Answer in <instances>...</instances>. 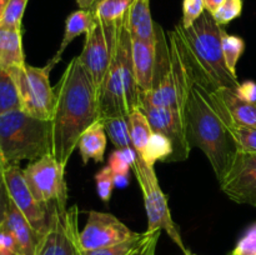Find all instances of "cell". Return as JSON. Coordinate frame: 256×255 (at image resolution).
Instances as JSON below:
<instances>
[{
    "instance_id": "cell-1",
    "label": "cell",
    "mask_w": 256,
    "mask_h": 255,
    "mask_svg": "<svg viewBox=\"0 0 256 255\" xmlns=\"http://www.w3.org/2000/svg\"><path fill=\"white\" fill-rule=\"evenodd\" d=\"M54 90L52 155L66 168L82 132L100 120L99 90L78 56L70 60Z\"/></svg>"
},
{
    "instance_id": "cell-2",
    "label": "cell",
    "mask_w": 256,
    "mask_h": 255,
    "mask_svg": "<svg viewBox=\"0 0 256 255\" xmlns=\"http://www.w3.org/2000/svg\"><path fill=\"white\" fill-rule=\"evenodd\" d=\"M185 119L192 146L195 145L204 152L220 182L239 152L232 132L234 122L215 90L200 79L196 70L185 106Z\"/></svg>"
},
{
    "instance_id": "cell-3",
    "label": "cell",
    "mask_w": 256,
    "mask_h": 255,
    "mask_svg": "<svg viewBox=\"0 0 256 255\" xmlns=\"http://www.w3.org/2000/svg\"><path fill=\"white\" fill-rule=\"evenodd\" d=\"M184 46L200 79L212 89H229L236 92L240 82L226 66L222 52V34L225 29L218 24L212 15L205 10L204 14L190 28L176 25Z\"/></svg>"
},
{
    "instance_id": "cell-4",
    "label": "cell",
    "mask_w": 256,
    "mask_h": 255,
    "mask_svg": "<svg viewBox=\"0 0 256 255\" xmlns=\"http://www.w3.org/2000/svg\"><path fill=\"white\" fill-rule=\"evenodd\" d=\"M139 92L132 66V36L124 16L114 58L99 88L100 120L118 115L128 116L139 106Z\"/></svg>"
},
{
    "instance_id": "cell-5",
    "label": "cell",
    "mask_w": 256,
    "mask_h": 255,
    "mask_svg": "<svg viewBox=\"0 0 256 255\" xmlns=\"http://www.w3.org/2000/svg\"><path fill=\"white\" fill-rule=\"evenodd\" d=\"M52 154V122L22 110L0 115V156L5 165Z\"/></svg>"
},
{
    "instance_id": "cell-6",
    "label": "cell",
    "mask_w": 256,
    "mask_h": 255,
    "mask_svg": "<svg viewBox=\"0 0 256 255\" xmlns=\"http://www.w3.org/2000/svg\"><path fill=\"white\" fill-rule=\"evenodd\" d=\"M170 62L156 80L152 90L140 92L139 100L154 106L175 108L185 112L190 89L195 78L194 65L190 60L176 30L168 32Z\"/></svg>"
},
{
    "instance_id": "cell-7",
    "label": "cell",
    "mask_w": 256,
    "mask_h": 255,
    "mask_svg": "<svg viewBox=\"0 0 256 255\" xmlns=\"http://www.w3.org/2000/svg\"><path fill=\"white\" fill-rule=\"evenodd\" d=\"M132 169L136 176L144 198L145 210L148 216V232L165 230L170 239L182 250L185 255L190 254L180 234L179 226L172 218L166 195L162 192L152 165H149L142 156L136 155L132 162Z\"/></svg>"
},
{
    "instance_id": "cell-8",
    "label": "cell",
    "mask_w": 256,
    "mask_h": 255,
    "mask_svg": "<svg viewBox=\"0 0 256 255\" xmlns=\"http://www.w3.org/2000/svg\"><path fill=\"white\" fill-rule=\"evenodd\" d=\"M79 209L68 206V200L52 204V216L35 255H84L79 239Z\"/></svg>"
},
{
    "instance_id": "cell-9",
    "label": "cell",
    "mask_w": 256,
    "mask_h": 255,
    "mask_svg": "<svg viewBox=\"0 0 256 255\" xmlns=\"http://www.w3.org/2000/svg\"><path fill=\"white\" fill-rule=\"evenodd\" d=\"M19 90L22 110L32 116L50 120L55 105V90L50 84V72L42 68L22 65L9 69Z\"/></svg>"
},
{
    "instance_id": "cell-10",
    "label": "cell",
    "mask_w": 256,
    "mask_h": 255,
    "mask_svg": "<svg viewBox=\"0 0 256 255\" xmlns=\"http://www.w3.org/2000/svg\"><path fill=\"white\" fill-rule=\"evenodd\" d=\"M122 20L102 22L95 19L90 32L85 35L84 48L79 62L99 90L116 50Z\"/></svg>"
},
{
    "instance_id": "cell-11",
    "label": "cell",
    "mask_w": 256,
    "mask_h": 255,
    "mask_svg": "<svg viewBox=\"0 0 256 255\" xmlns=\"http://www.w3.org/2000/svg\"><path fill=\"white\" fill-rule=\"evenodd\" d=\"M22 172L25 182L38 202L52 206V202L68 200L65 168L52 154L32 162Z\"/></svg>"
},
{
    "instance_id": "cell-12",
    "label": "cell",
    "mask_w": 256,
    "mask_h": 255,
    "mask_svg": "<svg viewBox=\"0 0 256 255\" xmlns=\"http://www.w3.org/2000/svg\"><path fill=\"white\" fill-rule=\"evenodd\" d=\"M139 108L149 120L155 132L165 135L172 144V155L169 162H184L192 152V142L188 136L185 112L175 108L154 106L139 100Z\"/></svg>"
},
{
    "instance_id": "cell-13",
    "label": "cell",
    "mask_w": 256,
    "mask_h": 255,
    "mask_svg": "<svg viewBox=\"0 0 256 255\" xmlns=\"http://www.w3.org/2000/svg\"><path fill=\"white\" fill-rule=\"evenodd\" d=\"M4 175L10 200L26 218L32 226L42 236L49 228L52 206L42 204L35 199L32 190L29 189L25 182L24 172L19 166V164L8 165L5 168Z\"/></svg>"
},
{
    "instance_id": "cell-14",
    "label": "cell",
    "mask_w": 256,
    "mask_h": 255,
    "mask_svg": "<svg viewBox=\"0 0 256 255\" xmlns=\"http://www.w3.org/2000/svg\"><path fill=\"white\" fill-rule=\"evenodd\" d=\"M136 232L109 212L92 210L79 239L84 252L104 249L132 239Z\"/></svg>"
},
{
    "instance_id": "cell-15",
    "label": "cell",
    "mask_w": 256,
    "mask_h": 255,
    "mask_svg": "<svg viewBox=\"0 0 256 255\" xmlns=\"http://www.w3.org/2000/svg\"><path fill=\"white\" fill-rule=\"evenodd\" d=\"M219 186L232 202L256 206V152H238Z\"/></svg>"
},
{
    "instance_id": "cell-16",
    "label": "cell",
    "mask_w": 256,
    "mask_h": 255,
    "mask_svg": "<svg viewBox=\"0 0 256 255\" xmlns=\"http://www.w3.org/2000/svg\"><path fill=\"white\" fill-rule=\"evenodd\" d=\"M132 66L139 92H149L152 89L156 72V40L132 39Z\"/></svg>"
},
{
    "instance_id": "cell-17",
    "label": "cell",
    "mask_w": 256,
    "mask_h": 255,
    "mask_svg": "<svg viewBox=\"0 0 256 255\" xmlns=\"http://www.w3.org/2000/svg\"><path fill=\"white\" fill-rule=\"evenodd\" d=\"M5 228L12 232L18 245V252L20 255H35L39 246L42 235L32 226L26 218L20 212L10 200L4 222Z\"/></svg>"
},
{
    "instance_id": "cell-18",
    "label": "cell",
    "mask_w": 256,
    "mask_h": 255,
    "mask_svg": "<svg viewBox=\"0 0 256 255\" xmlns=\"http://www.w3.org/2000/svg\"><path fill=\"white\" fill-rule=\"evenodd\" d=\"M125 22L132 39L156 40V24L152 18L150 0H135L125 15Z\"/></svg>"
},
{
    "instance_id": "cell-19",
    "label": "cell",
    "mask_w": 256,
    "mask_h": 255,
    "mask_svg": "<svg viewBox=\"0 0 256 255\" xmlns=\"http://www.w3.org/2000/svg\"><path fill=\"white\" fill-rule=\"evenodd\" d=\"M95 22V16L92 14V12L90 10H76V12H72L69 16L66 18V22H65V30H64V36H62V42L59 45V49L55 52L54 56L52 58L49 62L46 64V66L50 70L60 62L62 56V52H65L68 46H69L70 42L78 38L79 35L85 34L90 32V29L92 28Z\"/></svg>"
},
{
    "instance_id": "cell-20",
    "label": "cell",
    "mask_w": 256,
    "mask_h": 255,
    "mask_svg": "<svg viewBox=\"0 0 256 255\" xmlns=\"http://www.w3.org/2000/svg\"><path fill=\"white\" fill-rule=\"evenodd\" d=\"M160 234H162L160 230L136 232L135 236L126 242L104 249L84 252V255H146L150 248L158 244Z\"/></svg>"
},
{
    "instance_id": "cell-21",
    "label": "cell",
    "mask_w": 256,
    "mask_h": 255,
    "mask_svg": "<svg viewBox=\"0 0 256 255\" xmlns=\"http://www.w3.org/2000/svg\"><path fill=\"white\" fill-rule=\"evenodd\" d=\"M106 142L108 135L102 120L88 128L82 132L78 142L82 162L88 164L90 160L95 162H102L104 159L105 149H106Z\"/></svg>"
},
{
    "instance_id": "cell-22",
    "label": "cell",
    "mask_w": 256,
    "mask_h": 255,
    "mask_svg": "<svg viewBox=\"0 0 256 255\" xmlns=\"http://www.w3.org/2000/svg\"><path fill=\"white\" fill-rule=\"evenodd\" d=\"M22 30L0 26V69H12L25 65Z\"/></svg>"
},
{
    "instance_id": "cell-23",
    "label": "cell",
    "mask_w": 256,
    "mask_h": 255,
    "mask_svg": "<svg viewBox=\"0 0 256 255\" xmlns=\"http://www.w3.org/2000/svg\"><path fill=\"white\" fill-rule=\"evenodd\" d=\"M214 90L235 124L256 128V102H246L238 96L236 92L229 89Z\"/></svg>"
},
{
    "instance_id": "cell-24",
    "label": "cell",
    "mask_w": 256,
    "mask_h": 255,
    "mask_svg": "<svg viewBox=\"0 0 256 255\" xmlns=\"http://www.w3.org/2000/svg\"><path fill=\"white\" fill-rule=\"evenodd\" d=\"M128 118H129L130 135H132L134 149L139 156H142L154 130L139 106L132 109Z\"/></svg>"
},
{
    "instance_id": "cell-25",
    "label": "cell",
    "mask_w": 256,
    "mask_h": 255,
    "mask_svg": "<svg viewBox=\"0 0 256 255\" xmlns=\"http://www.w3.org/2000/svg\"><path fill=\"white\" fill-rule=\"evenodd\" d=\"M110 142L116 149H134L132 135H130L129 118L124 115L106 118L102 120Z\"/></svg>"
},
{
    "instance_id": "cell-26",
    "label": "cell",
    "mask_w": 256,
    "mask_h": 255,
    "mask_svg": "<svg viewBox=\"0 0 256 255\" xmlns=\"http://www.w3.org/2000/svg\"><path fill=\"white\" fill-rule=\"evenodd\" d=\"M22 110L19 90L12 72L0 69V115Z\"/></svg>"
},
{
    "instance_id": "cell-27",
    "label": "cell",
    "mask_w": 256,
    "mask_h": 255,
    "mask_svg": "<svg viewBox=\"0 0 256 255\" xmlns=\"http://www.w3.org/2000/svg\"><path fill=\"white\" fill-rule=\"evenodd\" d=\"M172 152L174 149L172 142L165 135L154 132L142 158L148 164L154 166L156 162H169Z\"/></svg>"
},
{
    "instance_id": "cell-28",
    "label": "cell",
    "mask_w": 256,
    "mask_h": 255,
    "mask_svg": "<svg viewBox=\"0 0 256 255\" xmlns=\"http://www.w3.org/2000/svg\"><path fill=\"white\" fill-rule=\"evenodd\" d=\"M135 0H102L92 12L95 19L102 22H118L124 19Z\"/></svg>"
},
{
    "instance_id": "cell-29",
    "label": "cell",
    "mask_w": 256,
    "mask_h": 255,
    "mask_svg": "<svg viewBox=\"0 0 256 255\" xmlns=\"http://www.w3.org/2000/svg\"><path fill=\"white\" fill-rule=\"evenodd\" d=\"M222 42V52H224V59L225 62H226L228 69L232 75L236 76V65L245 50V42L238 35L228 34L226 32H224Z\"/></svg>"
},
{
    "instance_id": "cell-30",
    "label": "cell",
    "mask_w": 256,
    "mask_h": 255,
    "mask_svg": "<svg viewBox=\"0 0 256 255\" xmlns=\"http://www.w3.org/2000/svg\"><path fill=\"white\" fill-rule=\"evenodd\" d=\"M136 155L135 149H116L112 152L108 166L114 172L115 179H126Z\"/></svg>"
},
{
    "instance_id": "cell-31",
    "label": "cell",
    "mask_w": 256,
    "mask_h": 255,
    "mask_svg": "<svg viewBox=\"0 0 256 255\" xmlns=\"http://www.w3.org/2000/svg\"><path fill=\"white\" fill-rule=\"evenodd\" d=\"M29 0H9L5 8L0 26L8 29L22 30V20L24 16L25 8Z\"/></svg>"
},
{
    "instance_id": "cell-32",
    "label": "cell",
    "mask_w": 256,
    "mask_h": 255,
    "mask_svg": "<svg viewBox=\"0 0 256 255\" xmlns=\"http://www.w3.org/2000/svg\"><path fill=\"white\" fill-rule=\"evenodd\" d=\"M232 132L236 142L239 152H256V128L235 124L232 126Z\"/></svg>"
},
{
    "instance_id": "cell-33",
    "label": "cell",
    "mask_w": 256,
    "mask_h": 255,
    "mask_svg": "<svg viewBox=\"0 0 256 255\" xmlns=\"http://www.w3.org/2000/svg\"><path fill=\"white\" fill-rule=\"evenodd\" d=\"M115 179L114 172H112L109 166L102 168L100 172L95 174V185H96V192L100 200L104 202H109L112 199V190L115 188Z\"/></svg>"
},
{
    "instance_id": "cell-34",
    "label": "cell",
    "mask_w": 256,
    "mask_h": 255,
    "mask_svg": "<svg viewBox=\"0 0 256 255\" xmlns=\"http://www.w3.org/2000/svg\"><path fill=\"white\" fill-rule=\"evenodd\" d=\"M242 12V0H224L219 9L214 12L212 18L219 25L229 24L232 20L239 18Z\"/></svg>"
},
{
    "instance_id": "cell-35",
    "label": "cell",
    "mask_w": 256,
    "mask_h": 255,
    "mask_svg": "<svg viewBox=\"0 0 256 255\" xmlns=\"http://www.w3.org/2000/svg\"><path fill=\"white\" fill-rule=\"evenodd\" d=\"M205 12L204 0H184L182 2V22L184 29L190 28Z\"/></svg>"
},
{
    "instance_id": "cell-36",
    "label": "cell",
    "mask_w": 256,
    "mask_h": 255,
    "mask_svg": "<svg viewBox=\"0 0 256 255\" xmlns=\"http://www.w3.org/2000/svg\"><path fill=\"white\" fill-rule=\"evenodd\" d=\"M230 255H256V222L240 238Z\"/></svg>"
},
{
    "instance_id": "cell-37",
    "label": "cell",
    "mask_w": 256,
    "mask_h": 255,
    "mask_svg": "<svg viewBox=\"0 0 256 255\" xmlns=\"http://www.w3.org/2000/svg\"><path fill=\"white\" fill-rule=\"evenodd\" d=\"M5 168H6V165H5L2 158L0 156V225L4 222L5 215H6L10 202L6 184H5Z\"/></svg>"
},
{
    "instance_id": "cell-38",
    "label": "cell",
    "mask_w": 256,
    "mask_h": 255,
    "mask_svg": "<svg viewBox=\"0 0 256 255\" xmlns=\"http://www.w3.org/2000/svg\"><path fill=\"white\" fill-rule=\"evenodd\" d=\"M14 252H18L16 242L12 232L2 224L0 225V255H10Z\"/></svg>"
},
{
    "instance_id": "cell-39",
    "label": "cell",
    "mask_w": 256,
    "mask_h": 255,
    "mask_svg": "<svg viewBox=\"0 0 256 255\" xmlns=\"http://www.w3.org/2000/svg\"><path fill=\"white\" fill-rule=\"evenodd\" d=\"M238 96L246 102H256V82H245L239 85L236 90Z\"/></svg>"
},
{
    "instance_id": "cell-40",
    "label": "cell",
    "mask_w": 256,
    "mask_h": 255,
    "mask_svg": "<svg viewBox=\"0 0 256 255\" xmlns=\"http://www.w3.org/2000/svg\"><path fill=\"white\" fill-rule=\"evenodd\" d=\"M222 2H224V0H204L205 10L209 12L210 14H214V12L219 9V6Z\"/></svg>"
},
{
    "instance_id": "cell-41",
    "label": "cell",
    "mask_w": 256,
    "mask_h": 255,
    "mask_svg": "<svg viewBox=\"0 0 256 255\" xmlns=\"http://www.w3.org/2000/svg\"><path fill=\"white\" fill-rule=\"evenodd\" d=\"M95 0H76V4L79 9L82 10H90L92 12V6H94Z\"/></svg>"
},
{
    "instance_id": "cell-42",
    "label": "cell",
    "mask_w": 256,
    "mask_h": 255,
    "mask_svg": "<svg viewBox=\"0 0 256 255\" xmlns=\"http://www.w3.org/2000/svg\"><path fill=\"white\" fill-rule=\"evenodd\" d=\"M8 2H9V0H0V22H2V15H4L5 8H6Z\"/></svg>"
},
{
    "instance_id": "cell-43",
    "label": "cell",
    "mask_w": 256,
    "mask_h": 255,
    "mask_svg": "<svg viewBox=\"0 0 256 255\" xmlns=\"http://www.w3.org/2000/svg\"><path fill=\"white\" fill-rule=\"evenodd\" d=\"M156 246H158V244L154 245V246L150 248V250H149V252H148L146 255H155V254H156Z\"/></svg>"
},
{
    "instance_id": "cell-44",
    "label": "cell",
    "mask_w": 256,
    "mask_h": 255,
    "mask_svg": "<svg viewBox=\"0 0 256 255\" xmlns=\"http://www.w3.org/2000/svg\"><path fill=\"white\" fill-rule=\"evenodd\" d=\"M10 255H20V254H18V252H14V254H10Z\"/></svg>"
},
{
    "instance_id": "cell-45",
    "label": "cell",
    "mask_w": 256,
    "mask_h": 255,
    "mask_svg": "<svg viewBox=\"0 0 256 255\" xmlns=\"http://www.w3.org/2000/svg\"><path fill=\"white\" fill-rule=\"evenodd\" d=\"M188 255H192V252H190V254H188Z\"/></svg>"
}]
</instances>
